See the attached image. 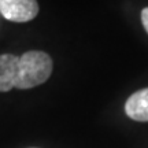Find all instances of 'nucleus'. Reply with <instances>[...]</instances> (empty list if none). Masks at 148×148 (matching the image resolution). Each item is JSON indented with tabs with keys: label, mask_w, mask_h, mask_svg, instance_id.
Here are the masks:
<instances>
[{
	"label": "nucleus",
	"mask_w": 148,
	"mask_h": 148,
	"mask_svg": "<svg viewBox=\"0 0 148 148\" xmlns=\"http://www.w3.org/2000/svg\"><path fill=\"white\" fill-rule=\"evenodd\" d=\"M52 58L44 51L32 49L18 56L14 88L32 89L44 84L52 74Z\"/></svg>",
	"instance_id": "1"
},
{
	"label": "nucleus",
	"mask_w": 148,
	"mask_h": 148,
	"mask_svg": "<svg viewBox=\"0 0 148 148\" xmlns=\"http://www.w3.org/2000/svg\"><path fill=\"white\" fill-rule=\"evenodd\" d=\"M37 0H0V14L7 21L25 23L38 15Z\"/></svg>",
	"instance_id": "2"
},
{
	"label": "nucleus",
	"mask_w": 148,
	"mask_h": 148,
	"mask_svg": "<svg viewBox=\"0 0 148 148\" xmlns=\"http://www.w3.org/2000/svg\"><path fill=\"white\" fill-rule=\"evenodd\" d=\"M126 115L137 122H148V88L136 90L125 103Z\"/></svg>",
	"instance_id": "3"
},
{
	"label": "nucleus",
	"mask_w": 148,
	"mask_h": 148,
	"mask_svg": "<svg viewBox=\"0 0 148 148\" xmlns=\"http://www.w3.org/2000/svg\"><path fill=\"white\" fill-rule=\"evenodd\" d=\"M18 56L14 53L0 55V92H10L14 88Z\"/></svg>",
	"instance_id": "4"
},
{
	"label": "nucleus",
	"mask_w": 148,
	"mask_h": 148,
	"mask_svg": "<svg viewBox=\"0 0 148 148\" xmlns=\"http://www.w3.org/2000/svg\"><path fill=\"white\" fill-rule=\"evenodd\" d=\"M140 18H141V23H143L144 29H145V32H147V34H148V7H145V8L141 10Z\"/></svg>",
	"instance_id": "5"
},
{
	"label": "nucleus",
	"mask_w": 148,
	"mask_h": 148,
	"mask_svg": "<svg viewBox=\"0 0 148 148\" xmlns=\"http://www.w3.org/2000/svg\"><path fill=\"white\" fill-rule=\"evenodd\" d=\"M0 16H1V14H0Z\"/></svg>",
	"instance_id": "6"
}]
</instances>
